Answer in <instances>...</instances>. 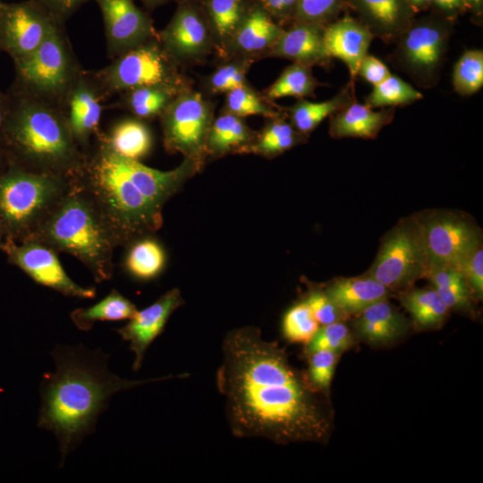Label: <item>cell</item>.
Returning <instances> with one entry per match:
<instances>
[{
	"instance_id": "6da1fadb",
	"label": "cell",
	"mask_w": 483,
	"mask_h": 483,
	"mask_svg": "<svg viewBox=\"0 0 483 483\" xmlns=\"http://www.w3.org/2000/svg\"><path fill=\"white\" fill-rule=\"evenodd\" d=\"M221 348L216 384L234 436L283 445L327 439L326 408L276 342L250 326L227 332Z\"/></svg>"
},
{
	"instance_id": "7a4b0ae2",
	"label": "cell",
	"mask_w": 483,
	"mask_h": 483,
	"mask_svg": "<svg viewBox=\"0 0 483 483\" xmlns=\"http://www.w3.org/2000/svg\"><path fill=\"white\" fill-rule=\"evenodd\" d=\"M51 355L55 370L46 373L40 382L38 427L56 436L60 467L95 431L99 415L114 394L144 384L190 377L182 373L141 380L122 378L108 369L109 355L82 344L56 345Z\"/></svg>"
},
{
	"instance_id": "3957f363",
	"label": "cell",
	"mask_w": 483,
	"mask_h": 483,
	"mask_svg": "<svg viewBox=\"0 0 483 483\" xmlns=\"http://www.w3.org/2000/svg\"><path fill=\"white\" fill-rule=\"evenodd\" d=\"M2 148L9 162L28 171L74 179L85 157L64 110L10 89Z\"/></svg>"
},
{
	"instance_id": "277c9868",
	"label": "cell",
	"mask_w": 483,
	"mask_h": 483,
	"mask_svg": "<svg viewBox=\"0 0 483 483\" xmlns=\"http://www.w3.org/2000/svg\"><path fill=\"white\" fill-rule=\"evenodd\" d=\"M93 140L84 151L75 182L94 202L118 246L153 234L162 226V208L146 198L130 174L124 157L104 141L100 131Z\"/></svg>"
},
{
	"instance_id": "5b68a950",
	"label": "cell",
	"mask_w": 483,
	"mask_h": 483,
	"mask_svg": "<svg viewBox=\"0 0 483 483\" xmlns=\"http://www.w3.org/2000/svg\"><path fill=\"white\" fill-rule=\"evenodd\" d=\"M30 239L57 253L75 257L92 274L96 283L113 276L117 242L94 202L74 179Z\"/></svg>"
},
{
	"instance_id": "8992f818",
	"label": "cell",
	"mask_w": 483,
	"mask_h": 483,
	"mask_svg": "<svg viewBox=\"0 0 483 483\" xmlns=\"http://www.w3.org/2000/svg\"><path fill=\"white\" fill-rule=\"evenodd\" d=\"M72 180L30 172L10 163L0 176V221L6 239L15 242L30 239Z\"/></svg>"
},
{
	"instance_id": "52a82bcc",
	"label": "cell",
	"mask_w": 483,
	"mask_h": 483,
	"mask_svg": "<svg viewBox=\"0 0 483 483\" xmlns=\"http://www.w3.org/2000/svg\"><path fill=\"white\" fill-rule=\"evenodd\" d=\"M11 89L64 110L67 96L81 72L64 24H57L38 48L14 62Z\"/></svg>"
},
{
	"instance_id": "ba28073f",
	"label": "cell",
	"mask_w": 483,
	"mask_h": 483,
	"mask_svg": "<svg viewBox=\"0 0 483 483\" xmlns=\"http://www.w3.org/2000/svg\"><path fill=\"white\" fill-rule=\"evenodd\" d=\"M182 67L168 54L157 36L113 58L109 64L92 74L107 99L136 88L191 86Z\"/></svg>"
},
{
	"instance_id": "9c48e42d",
	"label": "cell",
	"mask_w": 483,
	"mask_h": 483,
	"mask_svg": "<svg viewBox=\"0 0 483 483\" xmlns=\"http://www.w3.org/2000/svg\"><path fill=\"white\" fill-rule=\"evenodd\" d=\"M215 106L201 92L183 89L160 115L163 143L169 153H180L203 165Z\"/></svg>"
},
{
	"instance_id": "30bf717a",
	"label": "cell",
	"mask_w": 483,
	"mask_h": 483,
	"mask_svg": "<svg viewBox=\"0 0 483 483\" xmlns=\"http://www.w3.org/2000/svg\"><path fill=\"white\" fill-rule=\"evenodd\" d=\"M426 267L421 226L404 225L387 236L368 276L397 289L424 276Z\"/></svg>"
},
{
	"instance_id": "8fae6325",
	"label": "cell",
	"mask_w": 483,
	"mask_h": 483,
	"mask_svg": "<svg viewBox=\"0 0 483 483\" xmlns=\"http://www.w3.org/2000/svg\"><path fill=\"white\" fill-rule=\"evenodd\" d=\"M59 23L34 0L1 1L0 51L5 52L13 63L22 60L35 52Z\"/></svg>"
},
{
	"instance_id": "7c38bea8",
	"label": "cell",
	"mask_w": 483,
	"mask_h": 483,
	"mask_svg": "<svg viewBox=\"0 0 483 483\" xmlns=\"http://www.w3.org/2000/svg\"><path fill=\"white\" fill-rule=\"evenodd\" d=\"M158 38L180 64H199L216 49L214 37L200 1L179 0Z\"/></svg>"
},
{
	"instance_id": "4fadbf2b",
	"label": "cell",
	"mask_w": 483,
	"mask_h": 483,
	"mask_svg": "<svg viewBox=\"0 0 483 483\" xmlns=\"http://www.w3.org/2000/svg\"><path fill=\"white\" fill-rule=\"evenodd\" d=\"M10 264L21 269L37 284L77 299H93L94 287L76 284L65 272L57 252L33 239L15 242L6 239L2 250Z\"/></svg>"
},
{
	"instance_id": "5bb4252c",
	"label": "cell",
	"mask_w": 483,
	"mask_h": 483,
	"mask_svg": "<svg viewBox=\"0 0 483 483\" xmlns=\"http://www.w3.org/2000/svg\"><path fill=\"white\" fill-rule=\"evenodd\" d=\"M421 231L427 265L447 266L462 271L479 246L475 227L454 215L436 216L422 225Z\"/></svg>"
},
{
	"instance_id": "9a60e30c",
	"label": "cell",
	"mask_w": 483,
	"mask_h": 483,
	"mask_svg": "<svg viewBox=\"0 0 483 483\" xmlns=\"http://www.w3.org/2000/svg\"><path fill=\"white\" fill-rule=\"evenodd\" d=\"M101 12L108 57L113 59L158 36L148 14L133 0H94Z\"/></svg>"
},
{
	"instance_id": "2e32d148",
	"label": "cell",
	"mask_w": 483,
	"mask_h": 483,
	"mask_svg": "<svg viewBox=\"0 0 483 483\" xmlns=\"http://www.w3.org/2000/svg\"><path fill=\"white\" fill-rule=\"evenodd\" d=\"M105 100L92 72L82 69L67 96L64 113L72 135L83 151L99 131Z\"/></svg>"
},
{
	"instance_id": "e0dca14e",
	"label": "cell",
	"mask_w": 483,
	"mask_h": 483,
	"mask_svg": "<svg viewBox=\"0 0 483 483\" xmlns=\"http://www.w3.org/2000/svg\"><path fill=\"white\" fill-rule=\"evenodd\" d=\"M184 304L178 288H173L161 295L147 308L138 310L123 326L116 329L123 340L130 343L134 353L132 369L141 368L145 353L154 340L159 336L171 315Z\"/></svg>"
},
{
	"instance_id": "ac0fdd59",
	"label": "cell",
	"mask_w": 483,
	"mask_h": 483,
	"mask_svg": "<svg viewBox=\"0 0 483 483\" xmlns=\"http://www.w3.org/2000/svg\"><path fill=\"white\" fill-rule=\"evenodd\" d=\"M284 29L260 5H250L227 46L223 60L267 55Z\"/></svg>"
},
{
	"instance_id": "d6986e66",
	"label": "cell",
	"mask_w": 483,
	"mask_h": 483,
	"mask_svg": "<svg viewBox=\"0 0 483 483\" xmlns=\"http://www.w3.org/2000/svg\"><path fill=\"white\" fill-rule=\"evenodd\" d=\"M447 41L445 29L434 22H421L411 28L401 45L406 65L420 76L430 75L438 67Z\"/></svg>"
},
{
	"instance_id": "ffe728a7",
	"label": "cell",
	"mask_w": 483,
	"mask_h": 483,
	"mask_svg": "<svg viewBox=\"0 0 483 483\" xmlns=\"http://www.w3.org/2000/svg\"><path fill=\"white\" fill-rule=\"evenodd\" d=\"M372 33L351 18L335 21L323 31V41L327 55L343 61L352 77L358 74L359 66L367 55Z\"/></svg>"
},
{
	"instance_id": "44dd1931",
	"label": "cell",
	"mask_w": 483,
	"mask_h": 483,
	"mask_svg": "<svg viewBox=\"0 0 483 483\" xmlns=\"http://www.w3.org/2000/svg\"><path fill=\"white\" fill-rule=\"evenodd\" d=\"M323 31L318 24L299 22L284 30L267 55L287 58L310 67L327 61Z\"/></svg>"
},
{
	"instance_id": "7402d4cb",
	"label": "cell",
	"mask_w": 483,
	"mask_h": 483,
	"mask_svg": "<svg viewBox=\"0 0 483 483\" xmlns=\"http://www.w3.org/2000/svg\"><path fill=\"white\" fill-rule=\"evenodd\" d=\"M257 132L243 117L223 111L214 118L207 140V156L219 157L228 154H246Z\"/></svg>"
},
{
	"instance_id": "603a6c76",
	"label": "cell",
	"mask_w": 483,
	"mask_h": 483,
	"mask_svg": "<svg viewBox=\"0 0 483 483\" xmlns=\"http://www.w3.org/2000/svg\"><path fill=\"white\" fill-rule=\"evenodd\" d=\"M324 292L347 315L359 314L389 294L387 287L369 276L337 279Z\"/></svg>"
},
{
	"instance_id": "cb8c5ba5",
	"label": "cell",
	"mask_w": 483,
	"mask_h": 483,
	"mask_svg": "<svg viewBox=\"0 0 483 483\" xmlns=\"http://www.w3.org/2000/svg\"><path fill=\"white\" fill-rule=\"evenodd\" d=\"M392 118V110L377 112L368 105L354 103L333 117L330 133L335 138H373Z\"/></svg>"
},
{
	"instance_id": "d4e9b609",
	"label": "cell",
	"mask_w": 483,
	"mask_h": 483,
	"mask_svg": "<svg viewBox=\"0 0 483 483\" xmlns=\"http://www.w3.org/2000/svg\"><path fill=\"white\" fill-rule=\"evenodd\" d=\"M404 318L386 300L379 301L359 313V335L373 343L390 342L406 330Z\"/></svg>"
},
{
	"instance_id": "484cf974",
	"label": "cell",
	"mask_w": 483,
	"mask_h": 483,
	"mask_svg": "<svg viewBox=\"0 0 483 483\" xmlns=\"http://www.w3.org/2000/svg\"><path fill=\"white\" fill-rule=\"evenodd\" d=\"M185 88L157 86L132 89L120 93L119 98L106 108L125 110L140 120L159 118Z\"/></svg>"
},
{
	"instance_id": "4316f807",
	"label": "cell",
	"mask_w": 483,
	"mask_h": 483,
	"mask_svg": "<svg viewBox=\"0 0 483 483\" xmlns=\"http://www.w3.org/2000/svg\"><path fill=\"white\" fill-rule=\"evenodd\" d=\"M208 18L216 49L223 58L233 34L247 13V0H200Z\"/></svg>"
},
{
	"instance_id": "83f0119b",
	"label": "cell",
	"mask_w": 483,
	"mask_h": 483,
	"mask_svg": "<svg viewBox=\"0 0 483 483\" xmlns=\"http://www.w3.org/2000/svg\"><path fill=\"white\" fill-rule=\"evenodd\" d=\"M100 135L115 153L139 161L150 152L153 145L149 128L136 117L120 120L107 132L100 131Z\"/></svg>"
},
{
	"instance_id": "f1b7e54d",
	"label": "cell",
	"mask_w": 483,
	"mask_h": 483,
	"mask_svg": "<svg viewBox=\"0 0 483 483\" xmlns=\"http://www.w3.org/2000/svg\"><path fill=\"white\" fill-rule=\"evenodd\" d=\"M137 311L134 303L117 290L112 289L98 302L72 310L70 318L79 330L89 331L96 322L130 319Z\"/></svg>"
},
{
	"instance_id": "f546056e",
	"label": "cell",
	"mask_w": 483,
	"mask_h": 483,
	"mask_svg": "<svg viewBox=\"0 0 483 483\" xmlns=\"http://www.w3.org/2000/svg\"><path fill=\"white\" fill-rule=\"evenodd\" d=\"M123 266L133 277L149 280L158 275L165 264V253L161 244L150 235L133 240L126 245Z\"/></svg>"
},
{
	"instance_id": "4dcf8cb0",
	"label": "cell",
	"mask_w": 483,
	"mask_h": 483,
	"mask_svg": "<svg viewBox=\"0 0 483 483\" xmlns=\"http://www.w3.org/2000/svg\"><path fill=\"white\" fill-rule=\"evenodd\" d=\"M373 31L385 38L401 32L408 18L405 0H354Z\"/></svg>"
},
{
	"instance_id": "1f68e13d",
	"label": "cell",
	"mask_w": 483,
	"mask_h": 483,
	"mask_svg": "<svg viewBox=\"0 0 483 483\" xmlns=\"http://www.w3.org/2000/svg\"><path fill=\"white\" fill-rule=\"evenodd\" d=\"M317 84L310 66L292 63L282 72L262 96L269 103L285 97L303 98L313 95Z\"/></svg>"
},
{
	"instance_id": "d6a6232c",
	"label": "cell",
	"mask_w": 483,
	"mask_h": 483,
	"mask_svg": "<svg viewBox=\"0 0 483 483\" xmlns=\"http://www.w3.org/2000/svg\"><path fill=\"white\" fill-rule=\"evenodd\" d=\"M291 123L281 119L280 116L271 121L257 132L253 143L246 154H255L263 157H273L298 144L301 138Z\"/></svg>"
},
{
	"instance_id": "836d02e7",
	"label": "cell",
	"mask_w": 483,
	"mask_h": 483,
	"mask_svg": "<svg viewBox=\"0 0 483 483\" xmlns=\"http://www.w3.org/2000/svg\"><path fill=\"white\" fill-rule=\"evenodd\" d=\"M402 301L415 322L422 327L438 325L448 311L434 288L413 289L402 297Z\"/></svg>"
},
{
	"instance_id": "e575fe53",
	"label": "cell",
	"mask_w": 483,
	"mask_h": 483,
	"mask_svg": "<svg viewBox=\"0 0 483 483\" xmlns=\"http://www.w3.org/2000/svg\"><path fill=\"white\" fill-rule=\"evenodd\" d=\"M345 98L340 95L321 102L301 99L290 108V123L301 134L310 132L327 116L341 110Z\"/></svg>"
},
{
	"instance_id": "d590c367",
	"label": "cell",
	"mask_w": 483,
	"mask_h": 483,
	"mask_svg": "<svg viewBox=\"0 0 483 483\" xmlns=\"http://www.w3.org/2000/svg\"><path fill=\"white\" fill-rule=\"evenodd\" d=\"M256 61L252 57H233L225 62L204 81L205 89L210 94L227 93L248 83L246 74Z\"/></svg>"
},
{
	"instance_id": "8d00e7d4",
	"label": "cell",
	"mask_w": 483,
	"mask_h": 483,
	"mask_svg": "<svg viewBox=\"0 0 483 483\" xmlns=\"http://www.w3.org/2000/svg\"><path fill=\"white\" fill-rule=\"evenodd\" d=\"M223 111L240 117L261 115L269 119L279 116L263 96L259 95L249 83L238 87L225 94Z\"/></svg>"
},
{
	"instance_id": "74e56055",
	"label": "cell",
	"mask_w": 483,
	"mask_h": 483,
	"mask_svg": "<svg viewBox=\"0 0 483 483\" xmlns=\"http://www.w3.org/2000/svg\"><path fill=\"white\" fill-rule=\"evenodd\" d=\"M422 98V94L401 78L390 74L380 83L373 86L367 97L370 107L410 104Z\"/></svg>"
},
{
	"instance_id": "f35d334b",
	"label": "cell",
	"mask_w": 483,
	"mask_h": 483,
	"mask_svg": "<svg viewBox=\"0 0 483 483\" xmlns=\"http://www.w3.org/2000/svg\"><path fill=\"white\" fill-rule=\"evenodd\" d=\"M453 84L462 96L474 94L483 85V52L467 50L453 67Z\"/></svg>"
},
{
	"instance_id": "ab89813d",
	"label": "cell",
	"mask_w": 483,
	"mask_h": 483,
	"mask_svg": "<svg viewBox=\"0 0 483 483\" xmlns=\"http://www.w3.org/2000/svg\"><path fill=\"white\" fill-rule=\"evenodd\" d=\"M318 325L308 305L302 301L287 310L282 331L289 342L306 344L318 329Z\"/></svg>"
},
{
	"instance_id": "60d3db41",
	"label": "cell",
	"mask_w": 483,
	"mask_h": 483,
	"mask_svg": "<svg viewBox=\"0 0 483 483\" xmlns=\"http://www.w3.org/2000/svg\"><path fill=\"white\" fill-rule=\"evenodd\" d=\"M352 343V336L348 327L341 321L334 322L318 327L313 337L305 344V353L308 355L318 350H328L339 353L347 350Z\"/></svg>"
},
{
	"instance_id": "b9f144b4",
	"label": "cell",
	"mask_w": 483,
	"mask_h": 483,
	"mask_svg": "<svg viewBox=\"0 0 483 483\" xmlns=\"http://www.w3.org/2000/svg\"><path fill=\"white\" fill-rule=\"evenodd\" d=\"M338 353L318 350L308 354L307 382L315 391L326 392L334 375Z\"/></svg>"
},
{
	"instance_id": "7bdbcfd3",
	"label": "cell",
	"mask_w": 483,
	"mask_h": 483,
	"mask_svg": "<svg viewBox=\"0 0 483 483\" xmlns=\"http://www.w3.org/2000/svg\"><path fill=\"white\" fill-rule=\"evenodd\" d=\"M304 302L320 325L338 322L347 316L324 291L313 290L309 292Z\"/></svg>"
},
{
	"instance_id": "ee69618b",
	"label": "cell",
	"mask_w": 483,
	"mask_h": 483,
	"mask_svg": "<svg viewBox=\"0 0 483 483\" xmlns=\"http://www.w3.org/2000/svg\"><path fill=\"white\" fill-rule=\"evenodd\" d=\"M339 0H296L299 22L318 24L335 12Z\"/></svg>"
},
{
	"instance_id": "f6af8a7d",
	"label": "cell",
	"mask_w": 483,
	"mask_h": 483,
	"mask_svg": "<svg viewBox=\"0 0 483 483\" xmlns=\"http://www.w3.org/2000/svg\"><path fill=\"white\" fill-rule=\"evenodd\" d=\"M449 309H462L469 305L470 287L465 278L444 287L434 288Z\"/></svg>"
},
{
	"instance_id": "bcb514c9",
	"label": "cell",
	"mask_w": 483,
	"mask_h": 483,
	"mask_svg": "<svg viewBox=\"0 0 483 483\" xmlns=\"http://www.w3.org/2000/svg\"><path fill=\"white\" fill-rule=\"evenodd\" d=\"M469 287L482 297L483 292V250L479 246L467 259L462 269Z\"/></svg>"
},
{
	"instance_id": "7dc6e473",
	"label": "cell",
	"mask_w": 483,
	"mask_h": 483,
	"mask_svg": "<svg viewBox=\"0 0 483 483\" xmlns=\"http://www.w3.org/2000/svg\"><path fill=\"white\" fill-rule=\"evenodd\" d=\"M43 6L56 21L65 23L89 0H34Z\"/></svg>"
},
{
	"instance_id": "c3c4849f",
	"label": "cell",
	"mask_w": 483,
	"mask_h": 483,
	"mask_svg": "<svg viewBox=\"0 0 483 483\" xmlns=\"http://www.w3.org/2000/svg\"><path fill=\"white\" fill-rule=\"evenodd\" d=\"M358 74L375 86L386 79L391 72L379 59L367 55L359 66Z\"/></svg>"
},
{
	"instance_id": "681fc988",
	"label": "cell",
	"mask_w": 483,
	"mask_h": 483,
	"mask_svg": "<svg viewBox=\"0 0 483 483\" xmlns=\"http://www.w3.org/2000/svg\"><path fill=\"white\" fill-rule=\"evenodd\" d=\"M9 108L10 101L8 94L0 91V148L2 147L4 128L9 114Z\"/></svg>"
},
{
	"instance_id": "f907efd6",
	"label": "cell",
	"mask_w": 483,
	"mask_h": 483,
	"mask_svg": "<svg viewBox=\"0 0 483 483\" xmlns=\"http://www.w3.org/2000/svg\"><path fill=\"white\" fill-rule=\"evenodd\" d=\"M259 4L273 18L284 15L282 0H259Z\"/></svg>"
},
{
	"instance_id": "816d5d0a",
	"label": "cell",
	"mask_w": 483,
	"mask_h": 483,
	"mask_svg": "<svg viewBox=\"0 0 483 483\" xmlns=\"http://www.w3.org/2000/svg\"><path fill=\"white\" fill-rule=\"evenodd\" d=\"M435 4L443 10L451 11L459 7L462 0H432Z\"/></svg>"
},
{
	"instance_id": "f5cc1de1",
	"label": "cell",
	"mask_w": 483,
	"mask_h": 483,
	"mask_svg": "<svg viewBox=\"0 0 483 483\" xmlns=\"http://www.w3.org/2000/svg\"><path fill=\"white\" fill-rule=\"evenodd\" d=\"M9 159L4 152V150L0 148V176H2L9 166Z\"/></svg>"
},
{
	"instance_id": "db71d44e",
	"label": "cell",
	"mask_w": 483,
	"mask_h": 483,
	"mask_svg": "<svg viewBox=\"0 0 483 483\" xmlns=\"http://www.w3.org/2000/svg\"><path fill=\"white\" fill-rule=\"evenodd\" d=\"M140 1L148 9L153 10L173 0H140Z\"/></svg>"
},
{
	"instance_id": "11a10c76",
	"label": "cell",
	"mask_w": 483,
	"mask_h": 483,
	"mask_svg": "<svg viewBox=\"0 0 483 483\" xmlns=\"http://www.w3.org/2000/svg\"><path fill=\"white\" fill-rule=\"evenodd\" d=\"M284 15L295 10L296 0H282Z\"/></svg>"
},
{
	"instance_id": "9f6ffc18",
	"label": "cell",
	"mask_w": 483,
	"mask_h": 483,
	"mask_svg": "<svg viewBox=\"0 0 483 483\" xmlns=\"http://www.w3.org/2000/svg\"><path fill=\"white\" fill-rule=\"evenodd\" d=\"M6 240V232L5 229L0 221V250H2V247Z\"/></svg>"
},
{
	"instance_id": "6f0895ef",
	"label": "cell",
	"mask_w": 483,
	"mask_h": 483,
	"mask_svg": "<svg viewBox=\"0 0 483 483\" xmlns=\"http://www.w3.org/2000/svg\"><path fill=\"white\" fill-rule=\"evenodd\" d=\"M432 0H409V2L411 4H412L413 5H416V6H419V7L428 4Z\"/></svg>"
},
{
	"instance_id": "680465c9",
	"label": "cell",
	"mask_w": 483,
	"mask_h": 483,
	"mask_svg": "<svg viewBox=\"0 0 483 483\" xmlns=\"http://www.w3.org/2000/svg\"><path fill=\"white\" fill-rule=\"evenodd\" d=\"M481 3H482V0H471V4L476 7H479Z\"/></svg>"
},
{
	"instance_id": "91938a15",
	"label": "cell",
	"mask_w": 483,
	"mask_h": 483,
	"mask_svg": "<svg viewBox=\"0 0 483 483\" xmlns=\"http://www.w3.org/2000/svg\"><path fill=\"white\" fill-rule=\"evenodd\" d=\"M468 2L471 3V0H467Z\"/></svg>"
},
{
	"instance_id": "94428289",
	"label": "cell",
	"mask_w": 483,
	"mask_h": 483,
	"mask_svg": "<svg viewBox=\"0 0 483 483\" xmlns=\"http://www.w3.org/2000/svg\"><path fill=\"white\" fill-rule=\"evenodd\" d=\"M0 3H1V1H0Z\"/></svg>"
}]
</instances>
